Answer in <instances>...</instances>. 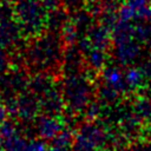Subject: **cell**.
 <instances>
[{
  "label": "cell",
  "instance_id": "cell-1",
  "mask_svg": "<svg viewBox=\"0 0 151 151\" xmlns=\"http://www.w3.org/2000/svg\"><path fill=\"white\" fill-rule=\"evenodd\" d=\"M61 39L52 34L37 38L26 51V61L28 66L34 67L37 72L47 71L63 58Z\"/></svg>",
  "mask_w": 151,
  "mask_h": 151
},
{
  "label": "cell",
  "instance_id": "cell-32",
  "mask_svg": "<svg viewBox=\"0 0 151 151\" xmlns=\"http://www.w3.org/2000/svg\"><path fill=\"white\" fill-rule=\"evenodd\" d=\"M136 19L139 21H150L151 20V6L147 4L144 7L136 11Z\"/></svg>",
  "mask_w": 151,
  "mask_h": 151
},
{
  "label": "cell",
  "instance_id": "cell-2",
  "mask_svg": "<svg viewBox=\"0 0 151 151\" xmlns=\"http://www.w3.org/2000/svg\"><path fill=\"white\" fill-rule=\"evenodd\" d=\"M47 9L40 0H17L14 5V18L19 22L22 34L34 37L46 27Z\"/></svg>",
  "mask_w": 151,
  "mask_h": 151
},
{
  "label": "cell",
  "instance_id": "cell-6",
  "mask_svg": "<svg viewBox=\"0 0 151 151\" xmlns=\"http://www.w3.org/2000/svg\"><path fill=\"white\" fill-rule=\"evenodd\" d=\"M114 58L122 66H130L142 57V47L134 39L114 45Z\"/></svg>",
  "mask_w": 151,
  "mask_h": 151
},
{
  "label": "cell",
  "instance_id": "cell-35",
  "mask_svg": "<svg viewBox=\"0 0 151 151\" xmlns=\"http://www.w3.org/2000/svg\"><path fill=\"white\" fill-rule=\"evenodd\" d=\"M8 68V58L5 52V47L0 45V73H4Z\"/></svg>",
  "mask_w": 151,
  "mask_h": 151
},
{
  "label": "cell",
  "instance_id": "cell-17",
  "mask_svg": "<svg viewBox=\"0 0 151 151\" xmlns=\"http://www.w3.org/2000/svg\"><path fill=\"white\" fill-rule=\"evenodd\" d=\"M145 76L143 73V71L140 70V67H136V66H131L126 68V71L124 72V80L126 84V87L129 91H134L138 90L143 86L144 81H145Z\"/></svg>",
  "mask_w": 151,
  "mask_h": 151
},
{
  "label": "cell",
  "instance_id": "cell-42",
  "mask_svg": "<svg viewBox=\"0 0 151 151\" xmlns=\"http://www.w3.org/2000/svg\"><path fill=\"white\" fill-rule=\"evenodd\" d=\"M15 1H17V0H0L1 4H11V5H12L13 2H15Z\"/></svg>",
  "mask_w": 151,
  "mask_h": 151
},
{
  "label": "cell",
  "instance_id": "cell-30",
  "mask_svg": "<svg viewBox=\"0 0 151 151\" xmlns=\"http://www.w3.org/2000/svg\"><path fill=\"white\" fill-rule=\"evenodd\" d=\"M77 47H78V50L81 52V54H86V53H88L92 48H93V46H92V42H91V40L88 39V37L86 35V34H84L80 39H78L77 40Z\"/></svg>",
  "mask_w": 151,
  "mask_h": 151
},
{
  "label": "cell",
  "instance_id": "cell-36",
  "mask_svg": "<svg viewBox=\"0 0 151 151\" xmlns=\"http://www.w3.org/2000/svg\"><path fill=\"white\" fill-rule=\"evenodd\" d=\"M40 1L47 11H52L61 6V0H40Z\"/></svg>",
  "mask_w": 151,
  "mask_h": 151
},
{
  "label": "cell",
  "instance_id": "cell-5",
  "mask_svg": "<svg viewBox=\"0 0 151 151\" xmlns=\"http://www.w3.org/2000/svg\"><path fill=\"white\" fill-rule=\"evenodd\" d=\"M15 107H17V117L21 120L29 122L37 117L40 109L39 97L33 92L24 93L21 92L15 97Z\"/></svg>",
  "mask_w": 151,
  "mask_h": 151
},
{
  "label": "cell",
  "instance_id": "cell-9",
  "mask_svg": "<svg viewBox=\"0 0 151 151\" xmlns=\"http://www.w3.org/2000/svg\"><path fill=\"white\" fill-rule=\"evenodd\" d=\"M22 34V29L15 18L0 21V45L11 47L15 45Z\"/></svg>",
  "mask_w": 151,
  "mask_h": 151
},
{
  "label": "cell",
  "instance_id": "cell-19",
  "mask_svg": "<svg viewBox=\"0 0 151 151\" xmlns=\"http://www.w3.org/2000/svg\"><path fill=\"white\" fill-rule=\"evenodd\" d=\"M86 58V63L87 65L94 70V71H100L105 67L106 60H107V55L106 52L99 48H92L88 53L85 54Z\"/></svg>",
  "mask_w": 151,
  "mask_h": 151
},
{
  "label": "cell",
  "instance_id": "cell-41",
  "mask_svg": "<svg viewBox=\"0 0 151 151\" xmlns=\"http://www.w3.org/2000/svg\"><path fill=\"white\" fill-rule=\"evenodd\" d=\"M46 151H70L68 146H58V145H52L51 147H47Z\"/></svg>",
  "mask_w": 151,
  "mask_h": 151
},
{
  "label": "cell",
  "instance_id": "cell-44",
  "mask_svg": "<svg viewBox=\"0 0 151 151\" xmlns=\"http://www.w3.org/2000/svg\"><path fill=\"white\" fill-rule=\"evenodd\" d=\"M0 151H4V149H2V139L0 138Z\"/></svg>",
  "mask_w": 151,
  "mask_h": 151
},
{
  "label": "cell",
  "instance_id": "cell-26",
  "mask_svg": "<svg viewBox=\"0 0 151 151\" xmlns=\"http://www.w3.org/2000/svg\"><path fill=\"white\" fill-rule=\"evenodd\" d=\"M73 142V136L71 131L68 130H63L60 133H58L53 139H52V145H58V146H70Z\"/></svg>",
  "mask_w": 151,
  "mask_h": 151
},
{
  "label": "cell",
  "instance_id": "cell-20",
  "mask_svg": "<svg viewBox=\"0 0 151 151\" xmlns=\"http://www.w3.org/2000/svg\"><path fill=\"white\" fill-rule=\"evenodd\" d=\"M133 39L139 44L151 42V21H139L133 26Z\"/></svg>",
  "mask_w": 151,
  "mask_h": 151
},
{
  "label": "cell",
  "instance_id": "cell-16",
  "mask_svg": "<svg viewBox=\"0 0 151 151\" xmlns=\"http://www.w3.org/2000/svg\"><path fill=\"white\" fill-rule=\"evenodd\" d=\"M67 20H68L67 9L58 7L55 9H52V11L47 12V15H46V27H48V29L54 33L57 31H60L61 27L64 26V24Z\"/></svg>",
  "mask_w": 151,
  "mask_h": 151
},
{
  "label": "cell",
  "instance_id": "cell-46",
  "mask_svg": "<svg viewBox=\"0 0 151 151\" xmlns=\"http://www.w3.org/2000/svg\"><path fill=\"white\" fill-rule=\"evenodd\" d=\"M123 151H133L132 149H125V150H123Z\"/></svg>",
  "mask_w": 151,
  "mask_h": 151
},
{
  "label": "cell",
  "instance_id": "cell-45",
  "mask_svg": "<svg viewBox=\"0 0 151 151\" xmlns=\"http://www.w3.org/2000/svg\"><path fill=\"white\" fill-rule=\"evenodd\" d=\"M149 90H150V92H151V79H150V84H149Z\"/></svg>",
  "mask_w": 151,
  "mask_h": 151
},
{
  "label": "cell",
  "instance_id": "cell-29",
  "mask_svg": "<svg viewBox=\"0 0 151 151\" xmlns=\"http://www.w3.org/2000/svg\"><path fill=\"white\" fill-rule=\"evenodd\" d=\"M85 110H86V117L90 120H93V119H96L100 114L101 106H100V104H98L96 101H90V104L86 106Z\"/></svg>",
  "mask_w": 151,
  "mask_h": 151
},
{
  "label": "cell",
  "instance_id": "cell-48",
  "mask_svg": "<svg viewBox=\"0 0 151 151\" xmlns=\"http://www.w3.org/2000/svg\"><path fill=\"white\" fill-rule=\"evenodd\" d=\"M86 1H90V0H86Z\"/></svg>",
  "mask_w": 151,
  "mask_h": 151
},
{
  "label": "cell",
  "instance_id": "cell-40",
  "mask_svg": "<svg viewBox=\"0 0 151 151\" xmlns=\"http://www.w3.org/2000/svg\"><path fill=\"white\" fill-rule=\"evenodd\" d=\"M133 151H151V145H145V144H140L137 145L132 149Z\"/></svg>",
  "mask_w": 151,
  "mask_h": 151
},
{
  "label": "cell",
  "instance_id": "cell-34",
  "mask_svg": "<svg viewBox=\"0 0 151 151\" xmlns=\"http://www.w3.org/2000/svg\"><path fill=\"white\" fill-rule=\"evenodd\" d=\"M47 145L42 140H32L26 144L24 151H46Z\"/></svg>",
  "mask_w": 151,
  "mask_h": 151
},
{
  "label": "cell",
  "instance_id": "cell-31",
  "mask_svg": "<svg viewBox=\"0 0 151 151\" xmlns=\"http://www.w3.org/2000/svg\"><path fill=\"white\" fill-rule=\"evenodd\" d=\"M14 18V7L11 4L0 2V21Z\"/></svg>",
  "mask_w": 151,
  "mask_h": 151
},
{
  "label": "cell",
  "instance_id": "cell-38",
  "mask_svg": "<svg viewBox=\"0 0 151 151\" xmlns=\"http://www.w3.org/2000/svg\"><path fill=\"white\" fill-rule=\"evenodd\" d=\"M140 70L143 71V73H144L146 79H151V58L142 64Z\"/></svg>",
  "mask_w": 151,
  "mask_h": 151
},
{
  "label": "cell",
  "instance_id": "cell-13",
  "mask_svg": "<svg viewBox=\"0 0 151 151\" xmlns=\"http://www.w3.org/2000/svg\"><path fill=\"white\" fill-rule=\"evenodd\" d=\"M103 84L117 90L119 93L127 92V87L124 80V73L117 66H106L103 68Z\"/></svg>",
  "mask_w": 151,
  "mask_h": 151
},
{
  "label": "cell",
  "instance_id": "cell-12",
  "mask_svg": "<svg viewBox=\"0 0 151 151\" xmlns=\"http://www.w3.org/2000/svg\"><path fill=\"white\" fill-rule=\"evenodd\" d=\"M78 133L85 136L87 139H90L92 143H94L99 149L103 147L109 139V134H107L106 130L103 126H100L99 124L91 123V122H86V123L81 124L79 126Z\"/></svg>",
  "mask_w": 151,
  "mask_h": 151
},
{
  "label": "cell",
  "instance_id": "cell-7",
  "mask_svg": "<svg viewBox=\"0 0 151 151\" xmlns=\"http://www.w3.org/2000/svg\"><path fill=\"white\" fill-rule=\"evenodd\" d=\"M64 129H65V124L58 117L42 114L37 119L38 133L45 140H52Z\"/></svg>",
  "mask_w": 151,
  "mask_h": 151
},
{
  "label": "cell",
  "instance_id": "cell-18",
  "mask_svg": "<svg viewBox=\"0 0 151 151\" xmlns=\"http://www.w3.org/2000/svg\"><path fill=\"white\" fill-rule=\"evenodd\" d=\"M72 22L76 26L78 33L83 32L84 34H86L87 31L90 29V27L93 25V17L91 15V13L87 9H81L80 8V9L74 12Z\"/></svg>",
  "mask_w": 151,
  "mask_h": 151
},
{
  "label": "cell",
  "instance_id": "cell-43",
  "mask_svg": "<svg viewBox=\"0 0 151 151\" xmlns=\"http://www.w3.org/2000/svg\"><path fill=\"white\" fill-rule=\"evenodd\" d=\"M146 46H147V48H149V54H150V58H151V42L147 44Z\"/></svg>",
  "mask_w": 151,
  "mask_h": 151
},
{
  "label": "cell",
  "instance_id": "cell-10",
  "mask_svg": "<svg viewBox=\"0 0 151 151\" xmlns=\"http://www.w3.org/2000/svg\"><path fill=\"white\" fill-rule=\"evenodd\" d=\"M86 35L91 40L93 48H99V50L106 51L110 47V45L112 44L111 29L103 24L92 25L90 27V29L87 31Z\"/></svg>",
  "mask_w": 151,
  "mask_h": 151
},
{
  "label": "cell",
  "instance_id": "cell-47",
  "mask_svg": "<svg viewBox=\"0 0 151 151\" xmlns=\"http://www.w3.org/2000/svg\"><path fill=\"white\" fill-rule=\"evenodd\" d=\"M101 151H112V150H107V149H105V150H101Z\"/></svg>",
  "mask_w": 151,
  "mask_h": 151
},
{
  "label": "cell",
  "instance_id": "cell-23",
  "mask_svg": "<svg viewBox=\"0 0 151 151\" xmlns=\"http://www.w3.org/2000/svg\"><path fill=\"white\" fill-rule=\"evenodd\" d=\"M27 142L18 133L2 140L4 151H24Z\"/></svg>",
  "mask_w": 151,
  "mask_h": 151
},
{
  "label": "cell",
  "instance_id": "cell-28",
  "mask_svg": "<svg viewBox=\"0 0 151 151\" xmlns=\"http://www.w3.org/2000/svg\"><path fill=\"white\" fill-rule=\"evenodd\" d=\"M15 133H18L17 132V127L12 122L4 120L2 123H0V138L2 140L6 139V138L12 137Z\"/></svg>",
  "mask_w": 151,
  "mask_h": 151
},
{
  "label": "cell",
  "instance_id": "cell-27",
  "mask_svg": "<svg viewBox=\"0 0 151 151\" xmlns=\"http://www.w3.org/2000/svg\"><path fill=\"white\" fill-rule=\"evenodd\" d=\"M118 19L125 20V21H132L136 19V9H133L127 4H124L118 7Z\"/></svg>",
  "mask_w": 151,
  "mask_h": 151
},
{
  "label": "cell",
  "instance_id": "cell-39",
  "mask_svg": "<svg viewBox=\"0 0 151 151\" xmlns=\"http://www.w3.org/2000/svg\"><path fill=\"white\" fill-rule=\"evenodd\" d=\"M7 117H8V111H7L6 104L0 100V123H2L4 120H6Z\"/></svg>",
  "mask_w": 151,
  "mask_h": 151
},
{
  "label": "cell",
  "instance_id": "cell-33",
  "mask_svg": "<svg viewBox=\"0 0 151 151\" xmlns=\"http://www.w3.org/2000/svg\"><path fill=\"white\" fill-rule=\"evenodd\" d=\"M85 4V0H61V5L64 6L65 9L68 11H78Z\"/></svg>",
  "mask_w": 151,
  "mask_h": 151
},
{
  "label": "cell",
  "instance_id": "cell-8",
  "mask_svg": "<svg viewBox=\"0 0 151 151\" xmlns=\"http://www.w3.org/2000/svg\"><path fill=\"white\" fill-rule=\"evenodd\" d=\"M39 101H40V109L45 114L50 116H55L59 114V112L64 107V97L61 91L55 88L54 86L39 96Z\"/></svg>",
  "mask_w": 151,
  "mask_h": 151
},
{
  "label": "cell",
  "instance_id": "cell-3",
  "mask_svg": "<svg viewBox=\"0 0 151 151\" xmlns=\"http://www.w3.org/2000/svg\"><path fill=\"white\" fill-rule=\"evenodd\" d=\"M65 104L76 113L81 112L91 101L92 84L86 76L74 73L66 76L63 88Z\"/></svg>",
  "mask_w": 151,
  "mask_h": 151
},
{
  "label": "cell",
  "instance_id": "cell-37",
  "mask_svg": "<svg viewBox=\"0 0 151 151\" xmlns=\"http://www.w3.org/2000/svg\"><path fill=\"white\" fill-rule=\"evenodd\" d=\"M125 4H127L129 6H131L133 9H139L142 7H144L145 5L149 4V0H125Z\"/></svg>",
  "mask_w": 151,
  "mask_h": 151
},
{
  "label": "cell",
  "instance_id": "cell-14",
  "mask_svg": "<svg viewBox=\"0 0 151 151\" xmlns=\"http://www.w3.org/2000/svg\"><path fill=\"white\" fill-rule=\"evenodd\" d=\"M133 26L134 24H132L131 21L118 19V21L111 28L112 42L114 45H118V44L133 39Z\"/></svg>",
  "mask_w": 151,
  "mask_h": 151
},
{
  "label": "cell",
  "instance_id": "cell-24",
  "mask_svg": "<svg viewBox=\"0 0 151 151\" xmlns=\"http://www.w3.org/2000/svg\"><path fill=\"white\" fill-rule=\"evenodd\" d=\"M139 120L140 118L136 113L124 114L122 118V129L124 133H129V134L136 133V131L139 127Z\"/></svg>",
  "mask_w": 151,
  "mask_h": 151
},
{
  "label": "cell",
  "instance_id": "cell-11",
  "mask_svg": "<svg viewBox=\"0 0 151 151\" xmlns=\"http://www.w3.org/2000/svg\"><path fill=\"white\" fill-rule=\"evenodd\" d=\"M83 54L78 50V47L72 45H66V48L63 51V70L65 76L74 74L79 72V68L81 66V59Z\"/></svg>",
  "mask_w": 151,
  "mask_h": 151
},
{
  "label": "cell",
  "instance_id": "cell-25",
  "mask_svg": "<svg viewBox=\"0 0 151 151\" xmlns=\"http://www.w3.org/2000/svg\"><path fill=\"white\" fill-rule=\"evenodd\" d=\"M119 94H122V93H119L117 90H114V88H112V87H110V86H107L105 84L100 85V87L98 88V97H99V99L101 101L106 103V104L116 101L119 98Z\"/></svg>",
  "mask_w": 151,
  "mask_h": 151
},
{
  "label": "cell",
  "instance_id": "cell-15",
  "mask_svg": "<svg viewBox=\"0 0 151 151\" xmlns=\"http://www.w3.org/2000/svg\"><path fill=\"white\" fill-rule=\"evenodd\" d=\"M53 85V77L46 72H38L32 78L28 79V88L31 92L37 94L38 97L52 88Z\"/></svg>",
  "mask_w": 151,
  "mask_h": 151
},
{
  "label": "cell",
  "instance_id": "cell-49",
  "mask_svg": "<svg viewBox=\"0 0 151 151\" xmlns=\"http://www.w3.org/2000/svg\"><path fill=\"white\" fill-rule=\"evenodd\" d=\"M150 1H151V0H150Z\"/></svg>",
  "mask_w": 151,
  "mask_h": 151
},
{
  "label": "cell",
  "instance_id": "cell-21",
  "mask_svg": "<svg viewBox=\"0 0 151 151\" xmlns=\"http://www.w3.org/2000/svg\"><path fill=\"white\" fill-rule=\"evenodd\" d=\"M134 113L143 120L151 124V99L149 98H138L133 105Z\"/></svg>",
  "mask_w": 151,
  "mask_h": 151
},
{
  "label": "cell",
  "instance_id": "cell-22",
  "mask_svg": "<svg viewBox=\"0 0 151 151\" xmlns=\"http://www.w3.org/2000/svg\"><path fill=\"white\" fill-rule=\"evenodd\" d=\"M78 31L73 25L72 20H67L60 29V39L65 45H72L78 40Z\"/></svg>",
  "mask_w": 151,
  "mask_h": 151
},
{
  "label": "cell",
  "instance_id": "cell-4",
  "mask_svg": "<svg viewBox=\"0 0 151 151\" xmlns=\"http://www.w3.org/2000/svg\"><path fill=\"white\" fill-rule=\"evenodd\" d=\"M28 87V78L20 68H13L0 78V94L5 100L14 98Z\"/></svg>",
  "mask_w": 151,
  "mask_h": 151
}]
</instances>
